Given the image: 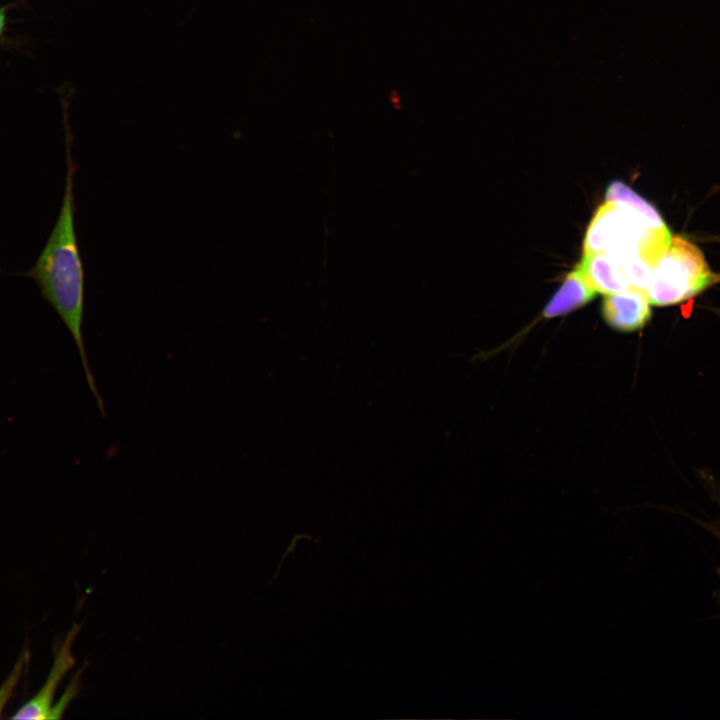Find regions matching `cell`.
<instances>
[{
  "mask_svg": "<svg viewBox=\"0 0 720 720\" xmlns=\"http://www.w3.org/2000/svg\"><path fill=\"white\" fill-rule=\"evenodd\" d=\"M584 237L583 253H607L622 268L632 288L645 290L672 235L657 209L625 183L606 190Z\"/></svg>",
  "mask_w": 720,
  "mask_h": 720,
  "instance_id": "obj_1",
  "label": "cell"
},
{
  "mask_svg": "<svg viewBox=\"0 0 720 720\" xmlns=\"http://www.w3.org/2000/svg\"><path fill=\"white\" fill-rule=\"evenodd\" d=\"M75 168L72 152L67 150V174L57 220L38 259L24 275L35 281L43 298L55 309L70 332L89 389L99 411L105 416L104 400L89 365L82 331L85 281L75 229Z\"/></svg>",
  "mask_w": 720,
  "mask_h": 720,
  "instance_id": "obj_2",
  "label": "cell"
},
{
  "mask_svg": "<svg viewBox=\"0 0 720 720\" xmlns=\"http://www.w3.org/2000/svg\"><path fill=\"white\" fill-rule=\"evenodd\" d=\"M715 280L700 248L684 236L674 235L653 269L645 292L652 305H673L698 294Z\"/></svg>",
  "mask_w": 720,
  "mask_h": 720,
  "instance_id": "obj_3",
  "label": "cell"
},
{
  "mask_svg": "<svg viewBox=\"0 0 720 720\" xmlns=\"http://www.w3.org/2000/svg\"><path fill=\"white\" fill-rule=\"evenodd\" d=\"M79 627L74 625L55 654L48 677L38 692L12 716L13 719L42 720L51 718L56 689L67 671L74 665L70 647Z\"/></svg>",
  "mask_w": 720,
  "mask_h": 720,
  "instance_id": "obj_4",
  "label": "cell"
},
{
  "mask_svg": "<svg viewBox=\"0 0 720 720\" xmlns=\"http://www.w3.org/2000/svg\"><path fill=\"white\" fill-rule=\"evenodd\" d=\"M650 302L645 290L630 288L605 295L601 314L614 330L632 332L643 328L651 317Z\"/></svg>",
  "mask_w": 720,
  "mask_h": 720,
  "instance_id": "obj_5",
  "label": "cell"
},
{
  "mask_svg": "<svg viewBox=\"0 0 720 720\" xmlns=\"http://www.w3.org/2000/svg\"><path fill=\"white\" fill-rule=\"evenodd\" d=\"M578 267L596 293L610 295L631 288L620 265L607 253H583Z\"/></svg>",
  "mask_w": 720,
  "mask_h": 720,
  "instance_id": "obj_6",
  "label": "cell"
},
{
  "mask_svg": "<svg viewBox=\"0 0 720 720\" xmlns=\"http://www.w3.org/2000/svg\"><path fill=\"white\" fill-rule=\"evenodd\" d=\"M596 294L577 265L567 274L560 288L549 300L543 310V316L553 318L570 313L590 302Z\"/></svg>",
  "mask_w": 720,
  "mask_h": 720,
  "instance_id": "obj_7",
  "label": "cell"
},
{
  "mask_svg": "<svg viewBox=\"0 0 720 720\" xmlns=\"http://www.w3.org/2000/svg\"><path fill=\"white\" fill-rule=\"evenodd\" d=\"M29 658H30V654H29V651L26 649L18 657L13 668L9 672L8 676L3 681V683L0 685V716H1V713L3 712L5 706L8 704V702L12 698V696L20 682V679L23 676L25 668L27 667V665L29 663Z\"/></svg>",
  "mask_w": 720,
  "mask_h": 720,
  "instance_id": "obj_8",
  "label": "cell"
},
{
  "mask_svg": "<svg viewBox=\"0 0 720 720\" xmlns=\"http://www.w3.org/2000/svg\"><path fill=\"white\" fill-rule=\"evenodd\" d=\"M5 25V11L4 9H0V34L4 28Z\"/></svg>",
  "mask_w": 720,
  "mask_h": 720,
  "instance_id": "obj_9",
  "label": "cell"
}]
</instances>
